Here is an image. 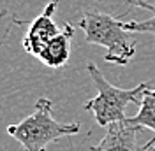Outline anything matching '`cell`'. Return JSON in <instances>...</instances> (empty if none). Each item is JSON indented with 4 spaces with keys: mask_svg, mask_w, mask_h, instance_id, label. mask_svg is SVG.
<instances>
[{
    "mask_svg": "<svg viewBox=\"0 0 155 151\" xmlns=\"http://www.w3.org/2000/svg\"><path fill=\"white\" fill-rule=\"evenodd\" d=\"M79 123H60L53 118V102L39 98L34 113L16 125L7 127V133L21 144V151H46L48 144L79 132Z\"/></svg>",
    "mask_w": 155,
    "mask_h": 151,
    "instance_id": "obj_1",
    "label": "cell"
},
{
    "mask_svg": "<svg viewBox=\"0 0 155 151\" xmlns=\"http://www.w3.org/2000/svg\"><path fill=\"white\" fill-rule=\"evenodd\" d=\"M79 28L88 44L104 46L107 49L104 60L116 65H127L136 55V40L129 37L124 21L106 12L87 11L79 19Z\"/></svg>",
    "mask_w": 155,
    "mask_h": 151,
    "instance_id": "obj_2",
    "label": "cell"
},
{
    "mask_svg": "<svg viewBox=\"0 0 155 151\" xmlns=\"http://www.w3.org/2000/svg\"><path fill=\"white\" fill-rule=\"evenodd\" d=\"M87 70L97 88V95L94 98H90L88 102H85L83 107L90 113H94V118L99 127H107L115 121H125L127 105H139L145 92L152 86V83H141L130 90H122V88H116L111 85L94 63H88Z\"/></svg>",
    "mask_w": 155,
    "mask_h": 151,
    "instance_id": "obj_3",
    "label": "cell"
},
{
    "mask_svg": "<svg viewBox=\"0 0 155 151\" xmlns=\"http://www.w3.org/2000/svg\"><path fill=\"white\" fill-rule=\"evenodd\" d=\"M58 2L60 0H49L48 5L44 7V11L34 19V23L25 32V35H23V49L28 55L39 56V53L46 47V44L60 32V28L57 27V23L53 19V16H55V12L58 9Z\"/></svg>",
    "mask_w": 155,
    "mask_h": 151,
    "instance_id": "obj_4",
    "label": "cell"
},
{
    "mask_svg": "<svg viewBox=\"0 0 155 151\" xmlns=\"http://www.w3.org/2000/svg\"><path fill=\"white\" fill-rule=\"evenodd\" d=\"M141 128L127 125L125 121H115L106 127V135L90 151H141L137 146V132Z\"/></svg>",
    "mask_w": 155,
    "mask_h": 151,
    "instance_id": "obj_5",
    "label": "cell"
},
{
    "mask_svg": "<svg viewBox=\"0 0 155 151\" xmlns=\"http://www.w3.org/2000/svg\"><path fill=\"white\" fill-rule=\"evenodd\" d=\"M74 37V27L65 23L64 28L49 40L46 47L39 53V60L49 69H60L71 58V39Z\"/></svg>",
    "mask_w": 155,
    "mask_h": 151,
    "instance_id": "obj_6",
    "label": "cell"
},
{
    "mask_svg": "<svg viewBox=\"0 0 155 151\" xmlns=\"http://www.w3.org/2000/svg\"><path fill=\"white\" fill-rule=\"evenodd\" d=\"M125 123L155 132V86H150L145 92L141 102H139V111L134 116L127 118Z\"/></svg>",
    "mask_w": 155,
    "mask_h": 151,
    "instance_id": "obj_7",
    "label": "cell"
},
{
    "mask_svg": "<svg viewBox=\"0 0 155 151\" xmlns=\"http://www.w3.org/2000/svg\"><path fill=\"white\" fill-rule=\"evenodd\" d=\"M124 28L127 32H139V34H152L155 37V16L145 21H124Z\"/></svg>",
    "mask_w": 155,
    "mask_h": 151,
    "instance_id": "obj_8",
    "label": "cell"
},
{
    "mask_svg": "<svg viewBox=\"0 0 155 151\" xmlns=\"http://www.w3.org/2000/svg\"><path fill=\"white\" fill-rule=\"evenodd\" d=\"M130 7H139L145 11H153L155 12V0H127Z\"/></svg>",
    "mask_w": 155,
    "mask_h": 151,
    "instance_id": "obj_9",
    "label": "cell"
},
{
    "mask_svg": "<svg viewBox=\"0 0 155 151\" xmlns=\"http://www.w3.org/2000/svg\"><path fill=\"white\" fill-rule=\"evenodd\" d=\"M141 151H155V135L146 142L145 146H141Z\"/></svg>",
    "mask_w": 155,
    "mask_h": 151,
    "instance_id": "obj_10",
    "label": "cell"
}]
</instances>
